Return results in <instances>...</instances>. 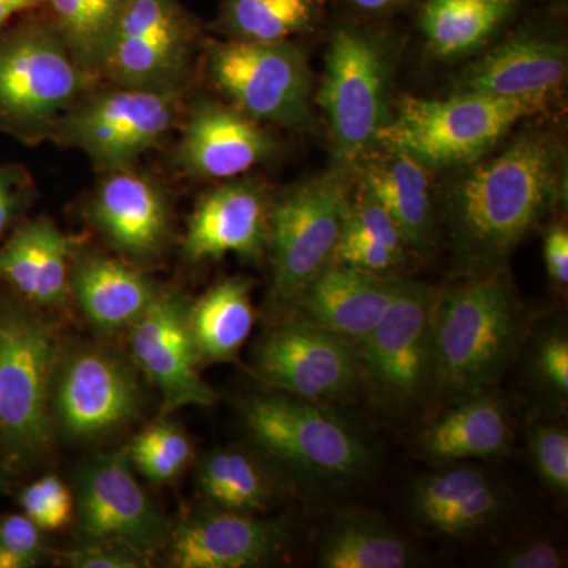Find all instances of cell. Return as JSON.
Listing matches in <instances>:
<instances>
[{"mask_svg": "<svg viewBox=\"0 0 568 568\" xmlns=\"http://www.w3.org/2000/svg\"><path fill=\"white\" fill-rule=\"evenodd\" d=\"M567 148L549 129L523 132L452 186L446 230L459 278L508 267L537 224L566 203Z\"/></svg>", "mask_w": 568, "mask_h": 568, "instance_id": "obj_1", "label": "cell"}, {"mask_svg": "<svg viewBox=\"0 0 568 568\" xmlns=\"http://www.w3.org/2000/svg\"><path fill=\"white\" fill-rule=\"evenodd\" d=\"M529 327L508 267L439 287L433 399L448 406L495 387L517 362Z\"/></svg>", "mask_w": 568, "mask_h": 568, "instance_id": "obj_2", "label": "cell"}, {"mask_svg": "<svg viewBox=\"0 0 568 568\" xmlns=\"http://www.w3.org/2000/svg\"><path fill=\"white\" fill-rule=\"evenodd\" d=\"M241 414L254 446L310 484L347 487L372 474V447L331 406L275 390L245 398Z\"/></svg>", "mask_w": 568, "mask_h": 568, "instance_id": "obj_3", "label": "cell"}, {"mask_svg": "<svg viewBox=\"0 0 568 568\" xmlns=\"http://www.w3.org/2000/svg\"><path fill=\"white\" fill-rule=\"evenodd\" d=\"M54 325L31 304L0 295V452L13 469L51 446V384L59 357Z\"/></svg>", "mask_w": 568, "mask_h": 568, "instance_id": "obj_4", "label": "cell"}, {"mask_svg": "<svg viewBox=\"0 0 568 568\" xmlns=\"http://www.w3.org/2000/svg\"><path fill=\"white\" fill-rule=\"evenodd\" d=\"M547 110L544 103L476 92L447 99L406 95L377 133V145L403 152L428 171L467 168L485 159L517 123Z\"/></svg>", "mask_w": 568, "mask_h": 568, "instance_id": "obj_5", "label": "cell"}, {"mask_svg": "<svg viewBox=\"0 0 568 568\" xmlns=\"http://www.w3.org/2000/svg\"><path fill=\"white\" fill-rule=\"evenodd\" d=\"M93 81L44 14L0 31V132L26 144L51 140Z\"/></svg>", "mask_w": 568, "mask_h": 568, "instance_id": "obj_6", "label": "cell"}, {"mask_svg": "<svg viewBox=\"0 0 568 568\" xmlns=\"http://www.w3.org/2000/svg\"><path fill=\"white\" fill-rule=\"evenodd\" d=\"M394 55L381 33L345 22L335 28L317 104L324 111L335 166L349 168L377 145L392 115Z\"/></svg>", "mask_w": 568, "mask_h": 568, "instance_id": "obj_7", "label": "cell"}, {"mask_svg": "<svg viewBox=\"0 0 568 568\" xmlns=\"http://www.w3.org/2000/svg\"><path fill=\"white\" fill-rule=\"evenodd\" d=\"M354 181V170L335 166L274 200L267 252L276 308L294 312L306 287L334 263Z\"/></svg>", "mask_w": 568, "mask_h": 568, "instance_id": "obj_8", "label": "cell"}, {"mask_svg": "<svg viewBox=\"0 0 568 568\" xmlns=\"http://www.w3.org/2000/svg\"><path fill=\"white\" fill-rule=\"evenodd\" d=\"M435 284L399 276L386 316L361 342L364 392L384 413L405 414L433 399Z\"/></svg>", "mask_w": 568, "mask_h": 568, "instance_id": "obj_9", "label": "cell"}, {"mask_svg": "<svg viewBox=\"0 0 568 568\" xmlns=\"http://www.w3.org/2000/svg\"><path fill=\"white\" fill-rule=\"evenodd\" d=\"M207 71L233 106L254 121L291 130L312 125V70L293 40L213 43Z\"/></svg>", "mask_w": 568, "mask_h": 568, "instance_id": "obj_10", "label": "cell"}, {"mask_svg": "<svg viewBox=\"0 0 568 568\" xmlns=\"http://www.w3.org/2000/svg\"><path fill=\"white\" fill-rule=\"evenodd\" d=\"M182 91L126 88L82 97L52 132V140L80 149L104 171L130 168L159 148L174 129Z\"/></svg>", "mask_w": 568, "mask_h": 568, "instance_id": "obj_11", "label": "cell"}, {"mask_svg": "<svg viewBox=\"0 0 568 568\" xmlns=\"http://www.w3.org/2000/svg\"><path fill=\"white\" fill-rule=\"evenodd\" d=\"M142 390L123 358L97 346L59 351L51 384L52 425L71 440L102 439L140 416Z\"/></svg>", "mask_w": 568, "mask_h": 568, "instance_id": "obj_12", "label": "cell"}, {"mask_svg": "<svg viewBox=\"0 0 568 568\" xmlns=\"http://www.w3.org/2000/svg\"><path fill=\"white\" fill-rule=\"evenodd\" d=\"M254 372L275 390L321 403H351L364 392L357 347L301 320L284 321L261 336Z\"/></svg>", "mask_w": 568, "mask_h": 568, "instance_id": "obj_13", "label": "cell"}, {"mask_svg": "<svg viewBox=\"0 0 568 568\" xmlns=\"http://www.w3.org/2000/svg\"><path fill=\"white\" fill-rule=\"evenodd\" d=\"M125 450L99 455L74 474L78 544H111L149 560L171 526L138 484Z\"/></svg>", "mask_w": 568, "mask_h": 568, "instance_id": "obj_14", "label": "cell"}, {"mask_svg": "<svg viewBox=\"0 0 568 568\" xmlns=\"http://www.w3.org/2000/svg\"><path fill=\"white\" fill-rule=\"evenodd\" d=\"M196 22L181 0H130L102 80L126 88L182 91L192 71Z\"/></svg>", "mask_w": 568, "mask_h": 568, "instance_id": "obj_15", "label": "cell"}, {"mask_svg": "<svg viewBox=\"0 0 568 568\" xmlns=\"http://www.w3.org/2000/svg\"><path fill=\"white\" fill-rule=\"evenodd\" d=\"M189 310L190 302L181 293L160 290L132 325L133 355L162 394V417L186 406H212L219 398L197 373L201 362Z\"/></svg>", "mask_w": 568, "mask_h": 568, "instance_id": "obj_16", "label": "cell"}, {"mask_svg": "<svg viewBox=\"0 0 568 568\" xmlns=\"http://www.w3.org/2000/svg\"><path fill=\"white\" fill-rule=\"evenodd\" d=\"M287 540L286 519L211 506L171 528L166 549L178 568H253L278 558Z\"/></svg>", "mask_w": 568, "mask_h": 568, "instance_id": "obj_17", "label": "cell"}, {"mask_svg": "<svg viewBox=\"0 0 568 568\" xmlns=\"http://www.w3.org/2000/svg\"><path fill=\"white\" fill-rule=\"evenodd\" d=\"M272 204L267 189L253 179L215 186L190 216L183 257L189 263H209L235 254L257 263L267 253Z\"/></svg>", "mask_w": 568, "mask_h": 568, "instance_id": "obj_18", "label": "cell"}, {"mask_svg": "<svg viewBox=\"0 0 568 568\" xmlns=\"http://www.w3.org/2000/svg\"><path fill=\"white\" fill-rule=\"evenodd\" d=\"M407 503L422 528L447 538L487 532L510 506L506 489L487 470L459 463L414 478Z\"/></svg>", "mask_w": 568, "mask_h": 568, "instance_id": "obj_19", "label": "cell"}, {"mask_svg": "<svg viewBox=\"0 0 568 568\" xmlns=\"http://www.w3.org/2000/svg\"><path fill=\"white\" fill-rule=\"evenodd\" d=\"M276 140L264 123L235 106L196 103L179 144L178 162L200 179H235L275 155Z\"/></svg>", "mask_w": 568, "mask_h": 568, "instance_id": "obj_20", "label": "cell"}, {"mask_svg": "<svg viewBox=\"0 0 568 568\" xmlns=\"http://www.w3.org/2000/svg\"><path fill=\"white\" fill-rule=\"evenodd\" d=\"M93 226L132 260L159 256L171 237V209L162 186L130 168L108 171L91 204Z\"/></svg>", "mask_w": 568, "mask_h": 568, "instance_id": "obj_21", "label": "cell"}, {"mask_svg": "<svg viewBox=\"0 0 568 568\" xmlns=\"http://www.w3.org/2000/svg\"><path fill=\"white\" fill-rule=\"evenodd\" d=\"M567 80V47L544 33L521 31L478 59L459 78L457 92L549 106Z\"/></svg>", "mask_w": 568, "mask_h": 568, "instance_id": "obj_22", "label": "cell"}, {"mask_svg": "<svg viewBox=\"0 0 568 568\" xmlns=\"http://www.w3.org/2000/svg\"><path fill=\"white\" fill-rule=\"evenodd\" d=\"M399 276L331 264L298 298L294 312L306 323L357 343L386 316Z\"/></svg>", "mask_w": 568, "mask_h": 568, "instance_id": "obj_23", "label": "cell"}, {"mask_svg": "<svg viewBox=\"0 0 568 568\" xmlns=\"http://www.w3.org/2000/svg\"><path fill=\"white\" fill-rule=\"evenodd\" d=\"M514 440V425L506 399L495 388L448 405L413 440V452L435 465L503 457Z\"/></svg>", "mask_w": 568, "mask_h": 568, "instance_id": "obj_24", "label": "cell"}, {"mask_svg": "<svg viewBox=\"0 0 568 568\" xmlns=\"http://www.w3.org/2000/svg\"><path fill=\"white\" fill-rule=\"evenodd\" d=\"M355 181L392 216L407 250L428 254L437 242V220L428 170L394 149L376 145L354 164Z\"/></svg>", "mask_w": 568, "mask_h": 568, "instance_id": "obj_25", "label": "cell"}, {"mask_svg": "<svg viewBox=\"0 0 568 568\" xmlns=\"http://www.w3.org/2000/svg\"><path fill=\"white\" fill-rule=\"evenodd\" d=\"M73 242L52 220L21 223L0 246V280L32 306L58 308L69 301Z\"/></svg>", "mask_w": 568, "mask_h": 568, "instance_id": "obj_26", "label": "cell"}, {"mask_svg": "<svg viewBox=\"0 0 568 568\" xmlns=\"http://www.w3.org/2000/svg\"><path fill=\"white\" fill-rule=\"evenodd\" d=\"M70 293L97 331L114 334L144 315L160 287L123 261L88 253L71 263Z\"/></svg>", "mask_w": 568, "mask_h": 568, "instance_id": "obj_27", "label": "cell"}, {"mask_svg": "<svg viewBox=\"0 0 568 568\" xmlns=\"http://www.w3.org/2000/svg\"><path fill=\"white\" fill-rule=\"evenodd\" d=\"M197 488L213 507L242 514H267L283 499L287 481L246 448L209 452L196 470Z\"/></svg>", "mask_w": 568, "mask_h": 568, "instance_id": "obj_28", "label": "cell"}, {"mask_svg": "<svg viewBox=\"0 0 568 568\" xmlns=\"http://www.w3.org/2000/svg\"><path fill=\"white\" fill-rule=\"evenodd\" d=\"M417 560V549L368 511L335 515L317 544V562L324 568H407Z\"/></svg>", "mask_w": 568, "mask_h": 568, "instance_id": "obj_29", "label": "cell"}, {"mask_svg": "<svg viewBox=\"0 0 568 568\" xmlns=\"http://www.w3.org/2000/svg\"><path fill=\"white\" fill-rule=\"evenodd\" d=\"M252 287L250 280L233 276L190 304V332L200 362L237 361L254 324Z\"/></svg>", "mask_w": 568, "mask_h": 568, "instance_id": "obj_30", "label": "cell"}, {"mask_svg": "<svg viewBox=\"0 0 568 568\" xmlns=\"http://www.w3.org/2000/svg\"><path fill=\"white\" fill-rule=\"evenodd\" d=\"M518 3L519 0H424L418 26L436 58H465L481 50L510 21Z\"/></svg>", "mask_w": 568, "mask_h": 568, "instance_id": "obj_31", "label": "cell"}, {"mask_svg": "<svg viewBox=\"0 0 568 568\" xmlns=\"http://www.w3.org/2000/svg\"><path fill=\"white\" fill-rule=\"evenodd\" d=\"M130 0H43L44 18L85 73L102 80L112 40Z\"/></svg>", "mask_w": 568, "mask_h": 568, "instance_id": "obj_32", "label": "cell"}, {"mask_svg": "<svg viewBox=\"0 0 568 568\" xmlns=\"http://www.w3.org/2000/svg\"><path fill=\"white\" fill-rule=\"evenodd\" d=\"M517 361L523 386L538 417L566 416L568 406V332L566 320L530 325Z\"/></svg>", "mask_w": 568, "mask_h": 568, "instance_id": "obj_33", "label": "cell"}, {"mask_svg": "<svg viewBox=\"0 0 568 568\" xmlns=\"http://www.w3.org/2000/svg\"><path fill=\"white\" fill-rule=\"evenodd\" d=\"M321 0H220V31L230 40L284 41L313 31Z\"/></svg>", "mask_w": 568, "mask_h": 568, "instance_id": "obj_34", "label": "cell"}, {"mask_svg": "<svg viewBox=\"0 0 568 568\" xmlns=\"http://www.w3.org/2000/svg\"><path fill=\"white\" fill-rule=\"evenodd\" d=\"M192 450L189 436L168 417H162L136 436L126 454L142 476L153 484H166L185 470Z\"/></svg>", "mask_w": 568, "mask_h": 568, "instance_id": "obj_35", "label": "cell"}, {"mask_svg": "<svg viewBox=\"0 0 568 568\" xmlns=\"http://www.w3.org/2000/svg\"><path fill=\"white\" fill-rule=\"evenodd\" d=\"M528 454L534 473L552 496L568 497V428L556 418H538L529 426Z\"/></svg>", "mask_w": 568, "mask_h": 568, "instance_id": "obj_36", "label": "cell"}, {"mask_svg": "<svg viewBox=\"0 0 568 568\" xmlns=\"http://www.w3.org/2000/svg\"><path fill=\"white\" fill-rule=\"evenodd\" d=\"M24 515L39 528L59 530L69 525L74 511V499L65 484L55 476L39 478L21 493Z\"/></svg>", "mask_w": 568, "mask_h": 568, "instance_id": "obj_37", "label": "cell"}, {"mask_svg": "<svg viewBox=\"0 0 568 568\" xmlns=\"http://www.w3.org/2000/svg\"><path fill=\"white\" fill-rule=\"evenodd\" d=\"M345 227L355 233L366 235L379 244L395 250V252L406 254L407 246L405 239L399 233L392 216L375 197L358 186L357 192H353L349 209H347Z\"/></svg>", "mask_w": 568, "mask_h": 568, "instance_id": "obj_38", "label": "cell"}, {"mask_svg": "<svg viewBox=\"0 0 568 568\" xmlns=\"http://www.w3.org/2000/svg\"><path fill=\"white\" fill-rule=\"evenodd\" d=\"M405 257L406 254L395 252L366 235L343 227L342 237L335 248L334 263L369 274L392 275V272L403 264Z\"/></svg>", "mask_w": 568, "mask_h": 568, "instance_id": "obj_39", "label": "cell"}, {"mask_svg": "<svg viewBox=\"0 0 568 568\" xmlns=\"http://www.w3.org/2000/svg\"><path fill=\"white\" fill-rule=\"evenodd\" d=\"M493 562L503 568H562L567 551L551 538L526 536L497 549Z\"/></svg>", "mask_w": 568, "mask_h": 568, "instance_id": "obj_40", "label": "cell"}, {"mask_svg": "<svg viewBox=\"0 0 568 568\" xmlns=\"http://www.w3.org/2000/svg\"><path fill=\"white\" fill-rule=\"evenodd\" d=\"M0 549L20 560L22 568L39 566L48 551L44 530L26 515L0 518Z\"/></svg>", "mask_w": 568, "mask_h": 568, "instance_id": "obj_41", "label": "cell"}, {"mask_svg": "<svg viewBox=\"0 0 568 568\" xmlns=\"http://www.w3.org/2000/svg\"><path fill=\"white\" fill-rule=\"evenodd\" d=\"M65 566L74 568H141L149 560L132 549L111 544H78L63 555Z\"/></svg>", "mask_w": 568, "mask_h": 568, "instance_id": "obj_42", "label": "cell"}, {"mask_svg": "<svg viewBox=\"0 0 568 568\" xmlns=\"http://www.w3.org/2000/svg\"><path fill=\"white\" fill-rule=\"evenodd\" d=\"M31 181L17 164H0V237L31 201Z\"/></svg>", "mask_w": 568, "mask_h": 568, "instance_id": "obj_43", "label": "cell"}, {"mask_svg": "<svg viewBox=\"0 0 568 568\" xmlns=\"http://www.w3.org/2000/svg\"><path fill=\"white\" fill-rule=\"evenodd\" d=\"M544 261L549 283L559 293L568 286V230L558 222L548 227L544 237Z\"/></svg>", "mask_w": 568, "mask_h": 568, "instance_id": "obj_44", "label": "cell"}, {"mask_svg": "<svg viewBox=\"0 0 568 568\" xmlns=\"http://www.w3.org/2000/svg\"><path fill=\"white\" fill-rule=\"evenodd\" d=\"M347 10L361 17H387L405 9L410 0H339Z\"/></svg>", "mask_w": 568, "mask_h": 568, "instance_id": "obj_45", "label": "cell"}, {"mask_svg": "<svg viewBox=\"0 0 568 568\" xmlns=\"http://www.w3.org/2000/svg\"><path fill=\"white\" fill-rule=\"evenodd\" d=\"M41 6L43 0H0V31L18 14L41 10Z\"/></svg>", "mask_w": 568, "mask_h": 568, "instance_id": "obj_46", "label": "cell"}, {"mask_svg": "<svg viewBox=\"0 0 568 568\" xmlns=\"http://www.w3.org/2000/svg\"><path fill=\"white\" fill-rule=\"evenodd\" d=\"M3 487H6V480H3V474L0 470V493H2Z\"/></svg>", "mask_w": 568, "mask_h": 568, "instance_id": "obj_47", "label": "cell"}]
</instances>
